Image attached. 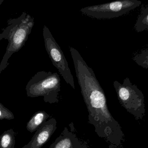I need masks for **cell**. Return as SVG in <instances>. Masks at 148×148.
<instances>
[{
	"label": "cell",
	"mask_w": 148,
	"mask_h": 148,
	"mask_svg": "<svg viewBox=\"0 0 148 148\" xmlns=\"http://www.w3.org/2000/svg\"><path fill=\"white\" fill-rule=\"evenodd\" d=\"M135 28L138 33L148 30V6L143 10L138 17Z\"/></svg>",
	"instance_id": "obj_11"
},
{
	"label": "cell",
	"mask_w": 148,
	"mask_h": 148,
	"mask_svg": "<svg viewBox=\"0 0 148 148\" xmlns=\"http://www.w3.org/2000/svg\"><path fill=\"white\" fill-rule=\"evenodd\" d=\"M133 60L139 66L148 69V48L136 55L133 57Z\"/></svg>",
	"instance_id": "obj_12"
},
{
	"label": "cell",
	"mask_w": 148,
	"mask_h": 148,
	"mask_svg": "<svg viewBox=\"0 0 148 148\" xmlns=\"http://www.w3.org/2000/svg\"><path fill=\"white\" fill-rule=\"evenodd\" d=\"M34 25V18L24 12L17 18L8 21V26L0 34V41L6 39L8 42L0 64V74L8 67V61L12 55L24 46Z\"/></svg>",
	"instance_id": "obj_2"
},
{
	"label": "cell",
	"mask_w": 148,
	"mask_h": 148,
	"mask_svg": "<svg viewBox=\"0 0 148 148\" xmlns=\"http://www.w3.org/2000/svg\"><path fill=\"white\" fill-rule=\"evenodd\" d=\"M3 1V0H0V5L2 3Z\"/></svg>",
	"instance_id": "obj_14"
},
{
	"label": "cell",
	"mask_w": 148,
	"mask_h": 148,
	"mask_svg": "<svg viewBox=\"0 0 148 148\" xmlns=\"http://www.w3.org/2000/svg\"><path fill=\"white\" fill-rule=\"evenodd\" d=\"M17 133L14 129L4 131L0 136V148H16L15 136Z\"/></svg>",
	"instance_id": "obj_10"
},
{
	"label": "cell",
	"mask_w": 148,
	"mask_h": 148,
	"mask_svg": "<svg viewBox=\"0 0 148 148\" xmlns=\"http://www.w3.org/2000/svg\"><path fill=\"white\" fill-rule=\"evenodd\" d=\"M71 130L67 127L49 148H90L88 142L79 137L75 133L74 125L69 124Z\"/></svg>",
	"instance_id": "obj_7"
},
{
	"label": "cell",
	"mask_w": 148,
	"mask_h": 148,
	"mask_svg": "<svg viewBox=\"0 0 148 148\" xmlns=\"http://www.w3.org/2000/svg\"><path fill=\"white\" fill-rule=\"evenodd\" d=\"M141 1L137 0H123L82 8L80 12L97 19H111L125 14L139 7Z\"/></svg>",
	"instance_id": "obj_5"
},
{
	"label": "cell",
	"mask_w": 148,
	"mask_h": 148,
	"mask_svg": "<svg viewBox=\"0 0 148 148\" xmlns=\"http://www.w3.org/2000/svg\"><path fill=\"white\" fill-rule=\"evenodd\" d=\"M43 37L46 50L53 65L58 69L66 83L75 89L73 76L69 67L68 63L60 47L46 25L43 28Z\"/></svg>",
	"instance_id": "obj_6"
},
{
	"label": "cell",
	"mask_w": 148,
	"mask_h": 148,
	"mask_svg": "<svg viewBox=\"0 0 148 148\" xmlns=\"http://www.w3.org/2000/svg\"></svg>",
	"instance_id": "obj_15"
},
{
	"label": "cell",
	"mask_w": 148,
	"mask_h": 148,
	"mask_svg": "<svg viewBox=\"0 0 148 148\" xmlns=\"http://www.w3.org/2000/svg\"><path fill=\"white\" fill-rule=\"evenodd\" d=\"M76 76L88 112V120L99 137L109 144V148H121L124 134L119 123L109 110L104 91L93 70L87 65L80 53L70 47Z\"/></svg>",
	"instance_id": "obj_1"
},
{
	"label": "cell",
	"mask_w": 148,
	"mask_h": 148,
	"mask_svg": "<svg viewBox=\"0 0 148 148\" xmlns=\"http://www.w3.org/2000/svg\"><path fill=\"white\" fill-rule=\"evenodd\" d=\"M114 86L122 106L136 120H143L146 108L142 92L136 85L132 84L129 78L124 79L123 83L114 81Z\"/></svg>",
	"instance_id": "obj_4"
},
{
	"label": "cell",
	"mask_w": 148,
	"mask_h": 148,
	"mask_svg": "<svg viewBox=\"0 0 148 148\" xmlns=\"http://www.w3.org/2000/svg\"><path fill=\"white\" fill-rule=\"evenodd\" d=\"M49 117V115L45 111L41 110L36 112L27 123V130L31 133L37 131Z\"/></svg>",
	"instance_id": "obj_9"
},
{
	"label": "cell",
	"mask_w": 148,
	"mask_h": 148,
	"mask_svg": "<svg viewBox=\"0 0 148 148\" xmlns=\"http://www.w3.org/2000/svg\"><path fill=\"white\" fill-rule=\"evenodd\" d=\"M57 129V121L52 118L46 121L38 129L32 139L22 148H41L53 134Z\"/></svg>",
	"instance_id": "obj_8"
},
{
	"label": "cell",
	"mask_w": 148,
	"mask_h": 148,
	"mask_svg": "<svg viewBox=\"0 0 148 148\" xmlns=\"http://www.w3.org/2000/svg\"><path fill=\"white\" fill-rule=\"evenodd\" d=\"M27 96H42L45 103H58L61 91L60 78L57 73L39 71L29 80L26 87Z\"/></svg>",
	"instance_id": "obj_3"
},
{
	"label": "cell",
	"mask_w": 148,
	"mask_h": 148,
	"mask_svg": "<svg viewBox=\"0 0 148 148\" xmlns=\"http://www.w3.org/2000/svg\"><path fill=\"white\" fill-rule=\"evenodd\" d=\"M14 119L13 113L0 103V120H12Z\"/></svg>",
	"instance_id": "obj_13"
}]
</instances>
